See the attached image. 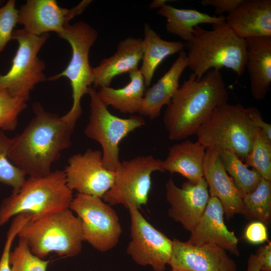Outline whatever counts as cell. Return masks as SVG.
<instances>
[{
    "instance_id": "cell-26",
    "label": "cell",
    "mask_w": 271,
    "mask_h": 271,
    "mask_svg": "<svg viewBox=\"0 0 271 271\" xmlns=\"http://www.w3.org/2000/svg\"><path fill=\"white\" fill-rule=\"evenodd\" d=\"M157 13L166 19V31L186 42L191 38L194 28L199 24L213 25L226 22L224 15L212 16L196 10L178 9L167 4L161 7Z\"/></svg>"
},
{
    "instance_id": "cell-2",
    "label": "cell",
    "mask_w": 271,
    "mask_h": 271,
    "mask_svg": "<svg viewBox=\"0 0 271 271\" xmlns=\"http://www.w3.org/2000/svg\"><path fill=\"white\" fill-rule=\"evenodd\" d=\"M229 94L219 70H211L201 78L191 74L180 85L167 105L163 122L171 140L195 134L217 106L227 102Z\"/></svg>"
},
{
    "instance_id": "cell-16",
    "label": "cell",
    "mask_w": 271,
    "mask_h": 271,
    "mask_svg": "<svg viewBox=\"0 0 271 271\" xmlns=\"http://www.w3.org/2000/svg\"><path fill=\"white\" fill-rule=\"evenodd\" d=\"M168 264L185 271H237L235 261L221 247L210 244L195 245L176 238L172 240Z\"/></svg>"
},
{
    "instance_id": "cell-9",
    "label": "cell",
    "mask_w": 271,
    "mask_h": 271,
    "mask_svg": "<svg viewBox=\"0 0 271 271\" xmlns=\"http://www.w3.org/2000/svg\"><path fill=\"white\" fill-rule=\"evenodd\" d=\"M49 36V33L33 35L24 29L14 31L12 39L18 42V48L10 70L0 74V91L6 89L27 102L35 86L47 80L43 72L45 64L38 54Z\"/></svg>"
},
{
    "instance_id": "cell-10",
    "label": "cell",
    "mask_w": 271,
    "mask_h": 271,
    "mask_svg": "<svg viewBox=\"0 0 271 271\" xmlns=\"http://www.w3.org/2000/svg\"><path fill=\"white\" fill-rule=\"evenodd\" d=\"M157 171L165 172L163 160L152 155L122 161L115 171L112 186L102 200L110 205H121L126 209L134 206L140 209L148 202L151 175Z\"/></svg>"
},
{
    "instance_id": "cell-28",
    "label": "cell",
    "mask_w": 271,
    "mask_h": 271,
    "mask_svg": "<svg viewBox=\"0 0 271 271\" xmlns=\"http://www.w3.org/2000/svg\"><path fill=\"white\" fill-rule=\"evenodd\" d=\"M220 160L228 174L242 194L252 192L262 177L254 169H249L232 152L223 150L219 152Z\"/></svg>"
},
{
    "instance_id": "cell-24",
    "label": "cell",
    "mask_w": 271,
    "mask_h": 271,
    "mask_svg": "<svg viewBox=\"0 0 271 271\" xmlns=\"http://www.w3.org/2000/svg\"><path fill=\"white\" fill-rule=\"evenodd\" d=\"M143 54L140 70L146 86H149L155 72L168 57L184 51L185 44L180 41H168L160 36L146 23L144 27Z\"/></svg>"
},
{
    "instance_id": "cell-40",
    "label": "cell",
    "mask_w": 271,
    "mask_h": 271,
    "mask_svg": "<svg viewBox=\"0 0 271 271\" xmlns=\"http://www.w3.org/2000/svg\"><path fill=\"white\" fill-rule=\"evenodd\" d=\"M169 1L166 0H156L154 1L150 5V8L155 9L159 8H160L163 5L166 4L167 2Z\"/></svg>"
},
{
    "instance_id": "cell-41",
    "label": "cell",
    "mask_w": 271,
    "mask_h": 271,
    "mask_svg": "<svg viewBox=\"0 0 271 271\" xmlns=\"http://www.w3.org/2000/svg\"><path fill=\"white\" fill-rule=\"evenodd\" d=\"M170 271H185L181 269H175V268H172V269Z\"/></svg>"
},
{
    "instance_id": "cell-7",
    "label": "cell",
    "mask_w": 271,
    "mask_h": 271,
    "mask_svg": "<svg viewBox=\"0 0 271 271\" xmlns=\"http://www.w3.org/2000/svg\"><path fill=\"white\" fill-rule=\"evenodd\" d=\"M59 36L71 46V58L63 71L48 80H55L61 77H66L69 80L73 103L70 110L62 118L75 126L82 113L81 99L88 94L93 83V67L90 65L89 53L97 38L98 33L88 23L79 21L66 25Z\"/></svg>"
},
{
    "instance_id": "cell-8",
    "label": "cell",
    "mask_w": 271,
    "mask_h": 271,
    "mask_svg": "<svg viewBox=\"0 0 271 271\" xmlns=\"http://www.w3.org/2000/svg\"><path fill=\"white\" fill-rule=\"evenodd\" d=\"M88 95L90 97V116L84 133L100 145L103 166L115 172L121 163L120 142L130 132L144 125L145 120L141 115L124 118L112 114L94 88H89Z\"/></svg>"
},
{
    "instance_id": "cell-13",
    "label": "cell",
    "mask_w": 271,
    "mask_h": 271,
    "mask_svg": "<svg viewBox=\"0 0 271 271\" xmlns=\"http://www.w3.org/2000/svg\"><path fill=\"white\" fill-rule=\"evenodd\" d=\"M64 172L72 191L101 198L110 189L115 177V172L103 166L101 151L91 149L71 156Z\"/></svg>"
},
{
    "instance_id": "cell-38",
    "label": "cell",
    "mask_w": 271,
    "mask_h": 271,
    "mask_svg": "<svg viewBox=\"0 0 271 271\" xmlns=\"http://www.w3.org/2000/svg\"><path fill=\"white\" fill-rule=\"evenodd\" d=\"M261 271H271V242L260 246L254 254Z\"/></svg>"
},
{
    "instance_id": "cell-4",
    "label": "cell",
    "mask_w": 271,
    "mask_h": 271,
    "mask_svg": "<svg viewBox=\"0 0 271 271\" xmlns=\"http://www.w3.org/2000/svg\"><path fill=\"white\" fill-rule=\"evenodd\" d=\"M73 198L64 171L56 170L44 177H29L21 187L5 198L0 206V225L17 215L27 213L34 221L53 213L69 209Z\"/></svg>"
},
{
    "instance_id": "cell-3",
    "label": "cell",
    "mask_w": 271,
    "mask_h": 271,
    "mask_svg": "<svg viewBox=\"0 0 271 271\" xmlns=\"http://www.w3.org/2000/svg\"><path fill=\"white\" fill-rule=\"evenodd\" d=\"M188 67L197 78L211 70L231 69L238 76L244 73L246 62L245 39L238 36L226 22L213 25L211 30L199 26L185 44Z\"/></svg>"
},
{
    "instance_id": "cell-15",
    "label": "cell",
    "mask_w": 271,
    "mask_h": 271,
    "mask_svg": "<svg viewBox=\"0 0 271 271\" xmlns=\"http://www.w3.org/2000/svg\"><path fill=\"white\" fill-rule=\"evenodd\" d=\"M165 187L169 217L191 232L203 214L210 197L206 181L204 178L195 183L187 181L179 187L170 178Z\"/></svg>"
},
{
    "instance_id": "cell-27",
    "label": "cell",
    "mask_w": 271,
    "mask_h": 271,
    "mask_svg": "<svg viewBox=\"0 0 271 271\" xmlns=\"http://www.w3.org/2000/svg\"><path fill=\"white\" fill-rule=\"evenodd\" d=\"M242 214L247 220L265 225L271 221V180L263 178L256 188L242 196Z\"/></svg>"
},
{
    "instance_id": "cell-37",
    "label": "cell",
    "mask_w": 271,
    "mask_h": 271,
    "mask_svg": "<svg viewBox=\"0 0 271 271\" xmlns=\"http://www.w3.org/2000/svg\"><path fill=\"white\" fill-rule=\"evenodd\" d=\"M246 108L253 126L262 130L271 139V124L263 120L260 112L256 107H247Z\"/></svg>"
},
{
    "instance_id": "cell-18",
    "label": "cell",
    "mask_w": 271,
    "mask_h": 271,
    "mask_svg": "<svg viewBox=\"0 0 271 271\" xmlns=\"http://www.w3.org/2000/svg\"><path fill=\"white\" fill-rule=\"evenodd\" d=\"M224 210L219 200L210 196L205 211L191 232L188 243L195 245L214 244L238 256V239L224 221Z\"/></svg>"
},
{
    "instance_id": "cell-1",
    "label": "cell",
    "mask_w": 271,
    "mask_h": 271,
    "mask_svg": "<svg viewBox=\"0 0 271 271\" xmlns=\"http://www.w3.org/2000/svg\"><path fill=\"white\" fill-rule=\"evenodd\" d=\"M34 117L22 132L13 138L10 161L29 177H44L61 152L71 145L75 126L62 116L46 111L39 103L33 104Z\"/></svg>"
},
{
    "instance_id": "cell-32",
    "label": "cell",
    "mask_w": 271,
    "mask_h": 271,
    "mask_svg": "<svg viewBox=\"0 0 271 271\" xmlns=\"http://www.w3.org/2000/svg\"><path fill=\"white\" fill-rule=\"evenodd\" d=\"M27 107L26 101L12 95L6 89L0 91V130L13 131L18 116Z\"/></svg>"
},
{
    "instance_id": "cell-20",
    "label": "cell",
    "mask_w": 271,
    "mask_h": 271,
    "mask_svg": "<svg viewBox=\"0 0 271 271\" xmlns=\"http://www.w3.org/2000/svg\"><path fill=\"white\" fill-rule=\"evenodd\" d=\"M143 54V39L128 37L120 41L116 52L93 68V84L96 88L109 87L119 75L139 69Z\"/></svg>"
},
{
    "instance_id": "cell-6",
    "label": "cell",
    "mask_w": 271,
    "mask_h": 271,
    "mask_svg": "<svg viewBox=\"0 0 271 271\" xmlns=\"http://www.w3.org/2000/svg\"><path fill=\"white\" fill-rule=\"evenodd\" d=\"M254 127L246 107L226 102L213 109L195 134L206 149L229 150L244 161L251 149Z\"/></svg>"
},
{
    "instance_id": "cell-19",
    "label": "cell",
    "mask_w": 271,
    "mask_h": 271,
    "mask_svg": "<svg viewBox=\"0 0 271 271\" xmlns=\"http://www.w3.org/2000/svg\"><path fill=\"white\" fill-rule=\"evenodd\" d=\"M226 23L243 39L271 37V1L243 0L228 14Z\"/></svg>"
},
{
    "instance_id": "cell-34",
    "label": "cell",
    "mask_w": 271,
    "mask_h": 271,
    "mask_svg": "<svg viewBox=\"0 0 271 271\" xmlns=\"http://www.w3.org/2000/svg\"><path fill=\"white\" fill-rule=\"evenodd\" d=\"M30 220V217L25 213L15 216L7 234L6 241L0 259V271H12L10 255L12 243L21 229Z\"/></svg>"
},
{
    "instance_id": "cell-21",
    "label": "cell",
    "mask_w": 271,
    "mask_h": 271,
    "mask_svg": "<svg viewBox=\"0 0 271 271\" xmlns=\"http://www.w3.org/2000/svg\"><path fill=\"white\" fill-rule=\"evenodd\" d=\"M245 68L249 75L250 92L256 100H263L271 84V37L247 38Z\"/></svg>"
},
{
    "instance_id": "cell-12",
    "label": "cell",
    "mask_w": 271,
    "mask_h": 271,
    "mask_svg": "<svg viewBox=\"0 0 271 271\" xmlns=\"http://www.w3.org/2000/svg\"><path fill=\"white\" fill-rule=\"evenodd\" d=\"M130 240L127 253L138 264L150 265L155 271H165L170 261L172 240L154 227L139 209L129 206Z\"/></svg>"
},
{
    "instance_id": "cell-17",
    "label": "cell",
    "mask_w": 271,
    "mask_h": 271,
    "mask_svg": "<svg viewBox=\"0 0 271 271\" xmlns=\"http://www.w3.org/2000/svg\"><path fill=\"white\" fill-rule=\"evenodd\" d=\"M219 151L206 149L203 164V178L210 196L216 197L223 207L227 219L242 214V194L225 170L220 160Z\"/></svg>"
},
{
    "instance_id": "cell-39",
    "label": "cell",
    "mask_w": 271,
    "mask_h": 271,
    "mask_svg": "<svg viewBox=\"0 0 271 271\" xmlns=\"http://www.w3.org/2000/svg\"><path fill=\"white\" fill-rule=\"evenodd\" d=\"M246 271H261L256 256L254 254H250L247 261Z\"/></svg>"
},
{
    "instance_id": "cell-25",
    "label": "cell",
    "mask_w": 271,
    "mask_h": 271,
    "mask_svg": "<svg viewBox=\"0 0 271 271\" xmlns=\"http://www.w3.org/2000/svg\"><path fill=\"white\" fill-rule=\"evenodd\" d=\"M129 82L119 88L109 87L97 91L101 101L122 113H139L145 92L146 85L139 69L129 73Z\"/></svg>"
},
{
    "instance_id": "cell-29",
    "label": "cell",
    "mask_w": 271,
    "mask_h": 271,
    "mask_svg": "<svg viewBox=\"0 0 271 271\" xmlns=\"http://www.w3.org/2000/svg\"><path fill=\"white\" fill-rule=\"evenodd\" d=\"M244 162L262 178L271 180V139L257 127H254L251 149Z\"/></svg>"
},
{
    "instance_id": "cell-14",
    "label": "cell",
    "mask_w": 271,
    "mask_h": 271,
    "mask_svg": "<svg viewBox=\"0 0 271 271\" xmlns=\"http://www.w3.org/2000/svg\"><path fill=\"white\" fill-rule=\"evenodd\" d=\"M91 2L84 0L68 9L60 7L55 0H27L18 10V23L33 35L54 32L59 36L69 22L82 14Z\"/></svg>"
},
{
    "instance_id": "cell-31",
    "label": "cell",
    "mask_w": 271,
    "mask_h": 271,
    "mask_svg": "<svg viewBox=\"0 0 271 271\" xmlns=\"http://www.w3.org/2000/svg\"><path fill=\"white\" fill-rule=\"evenodd\" d=\"M10 262L12 271H47L50 261L33 254L26 241L19 238L18 245L11 251Z\"/></svg>"
},
{
    "instance_id": "cell-5",
    "label": "cell",
    "mask_w": 271,
    "mask_h": 271,
    "mask_svg": "<svg viewBox=\"0 0 271 271\" xmlns=\"http://www.w3.org/2000/svg\"><path fill=\"white\" fill-rule=\"evenodd\" d=\"M32 252L43 258L51 252L74 257L82 248L81 222L70 209L59 211L27 222L18 234Z\"/></svg>"
},
{
    "instance_id": "cell-23",
    "label": "cell",
    "mask_w": 271,
    "mask_h": 271,
    "mask_svg": "<svg viewBox=\"0 0 271 271\" xmlns=\"http://www.w3.org/2000/svg\"><path fill=\"white\" fill-rule=\"evenodd\" d=\"M206 148L198 141L186 140L169 149L163 161L165 172L178 173L190 182H197L203 178V164Z\"/></svg>"
},
{
    "instance_id": "cell-36",
    "label": "cell",
    "mask_w": 271,
    "mask_h": 271,
    "mask_svg": "<svg viewBox=\"0 0 271 271\" xmlns=\"http://www.w3.org/2000/svg\"><path fill=\"white\" fill-rule=\"evenodd\" d=\"M243 0H202L199 3L203 7L211 6L215 9V13L223 15L235 10Z\"/></svg>"
},
{
    "instance_id": "cell-33",
    "label": "cell",
    "mask_w": 271,
    "mask_h": 271,
    "mask_svg": "<svg viewBox=\"0 0 271 271\" xmlns=\"http://www.w3.org/2000/svg\"><path fill=\"white\" fill-rule=\"evenodd\" d=\"M18 21V10L16 1L9 0L0 7V53L12 39L14 28Z\"/></svg>"
},
{
    "instance_id": "cell-35",
    "label": "cell",
    "mask_w": 271,
    "mask_h": 271,
    "mask_svg": "<svg viewBox=\"0 0 271 271\" xmlns=\"http://www.w3.org/2000/svg\"><path fill=\"white\" fill-rule=\"evenodd\" d=\"M244 238L252 244H261L268 240L266 225L259 221H252L245 227Z\"/></svg>"
},
{
    "instance_id": "cell-11",
    "label": "cell",
    "mask_w": 271,
    "mask_h": 271,
    "mask_svg": "<svg viewBox=\"0 0 271 271\" xmlns=\"http://www.w3.org/2000/svg\"><path fill=\"white\" fill-rule=\"evenodd\" d=\"M69 209L80 220L84 241L103 252L117 245L122 233L119 219L116 211L102 198L77 193Z\"/></svg>"
},
{
    "instance_id": "cell-22",
    "label": "cell",
    "mask_w": 271,
    "mask_h": 271,
    "mask_svg": "<svg viewBox=\"0 0 271 271\" xmlns=\"http://www.w3.org/2000/svg\"><path fill=\"white\" fill-rule=\"evenodd\" d=\"M187 67V54L183 51L164 75L145 91L138 113L151 119L158 117L163 107L170 103L179 88L180 78Z\"/></svg>"
},
{
    "instance_id": "cell-30",
    "label": "cell",
    "mask_w": 271,
    "mask_h": 271,
    "mask_svg": "<svg viewBox=\"0 0 271 271\" xmlns=\"http://www.w3.org/2000/svg\"><path fill=\"white\" fill-rule=\"evenodd\" d=\"M13 138L0 130V182L11 186L13 191H18L26 180V174L15 166L8 158Z\"/></svg>"
}]
</instances>
